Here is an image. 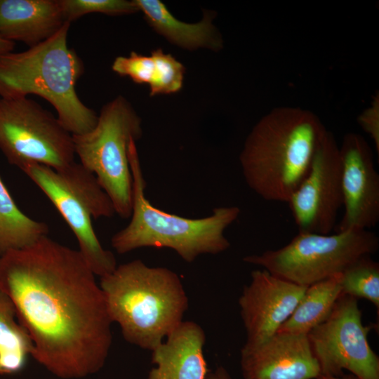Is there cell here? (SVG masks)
I'll use <instances>...</instances> for the list:
<instances>
[{"mask_svg": "<svg viewBox=\"0 0 379 379\" xmlns=\"http://www.w3.org/2000/svg\"><path fill=\"white\" fill-rule=\"evenodd\" d=\"M79 250L41 237L0 257V291L34 344L32 357L62 379L100 371L112 344L105 296Z\"/></svg>", "mask_w": 379, "mask_h": 379, "instance_id": "cell-1", "label": "cell"}, {"mask_svg": "<svg viewBox=\"0 0 379 379\" xmlns=\"http://www.w3.org/2000/svg\"><path fill=\"white\" fill-rule=\"evenodd\" d=\"M326 131L307 109L270 111L253 127L239 155L247 185L264 200L287 203L309 171Z\"/></svg>", "mask_w": 379, "mask_h": 379, "instance_id": "cell-2", "label": "cell"}, {"mask_svg": "<svg viewBox=\"0 0 379 379\" xmlns=\"http://www.w3.org/2000/svg\"><path fill=\"white\" fill-rule=\"evenodd\" d=\"M99 284L112 323L142 349L152 351L184 321L188 298L180 277L167 267L134 260L117 265Z\"/></svg>", "mask_w": 379, "mask_h": 379, "instance_id": "cell-3", "label": "cell"}, {"mask_svg": "<svg viewBox=\"0 0 379 379\" xmlns=\"http://www.w3.org/2000/svg\"><path fill=\"white\" fill-rule=\"evenodd\" d=\"M70 22L51 37L18 53L0 55V98L37 95L55 109L57 118L72 135L92 130L95 112L79 98L76 85L84 72L82 60L67 46Z\"/></svg>", "mask_w": 379, "mask_h": 379, "instance_id": "cell-4", "label": "cell"}, {"mask_svg": "<svg viewBox=\"0 0 379 379\" xmlns=\"http://www.w3.org/2000/svg\"><path fill=\"white\" fill-rule=\"evenodd\" d=\"M135 140L128 146L132 175V211L129 223L111 238L112 248L124 254L144 247L168 248L185 262L204 254L215 255L230 246L225 231L239 217L235 206L217 207L208 216L190 218L153 206L145 197L146 182Z\"/></svg>", "mask_w": 379, "mask_h": 379, "instance_id": "cell-5", "label": "cell"}, {"mask_svg": "<svg viewBox=\"0 0 379 379\" xmlns=\"http://www.w3.org/2000/svg\"><path fill=\"white\" fill-rule=\"evenodd\" d=\"M22 171L49 199L72 230L79 251L96 276L105 277L116 267L114 255L103 248L92 220L111 218L114 205L95 175L76 161L59 170L29 164Z\"/></svg>", "mask_w": 379, "mask_h": 379, "instance_id": "cell-6", "label": "cell"}, {"mask_svg": "<svg viewBox=\"0 0 379 379\" xmlns=\"http://www.w3.org/2000/svg\"><path fill=\"white\" fill-rule=\"evenodd\" d=\"M142 134L140 117L126 98L118 95L102 107L92 130L72 135L80 164L95 175L122 218H130L132 211L128 146Z\"/></svg>", "mask_w": 379, "mask_h": 379, "instance_id": "cell-7", "label": "cell"}, {"mask_svg": "<svg viewBox=\"0 0 379 379\" xmlns=\"http://www.w3.org/2000/svg\"><path fill=\"white\" fill-rule=\"evenodd\" d=\"M377 235L368 230L351 229L335 234L301 232L284 246L243 260L298 285L309 286L341 274L359 258L375 253Z\"/></svg>", "mask_w": 379, "mask_h": 379, "instance_id": "cell-8", "label": "cell"}, {"mask_svg": "<svg viewBox=\"0 0 379 379\" xmlns=\"http://www.w3.org/2000/svg\"><path fill=\"white\" fill-rule=\"evenodd\" d=\"M0 149L21 170L29 164L59 170L75 161L72 135L51 112L27 97L0 98Z\"/></svg>", "mask_w": 379, "mask_h": 379, "instance_id": "cell-9", "label": "cell"}, {"mask_svg": "<svg viewBox=\"0 0 379 379\" xmlns=\"http://www.w3.org/2000/svg\"><path fill=\"white\" fill-rule=\"evenodd\" d=\"M358 299L341 295L328 317L307 336L321 375L348 371L359 379H379V357L371 347Z\"/></svg>", "mask_w": 379, "mask_h": 379, "instance_id": "cell-10", "label": "cell"}, {"mask_svg": "<svg viewBox=\"0 0 379 379\" xmlns=\"http://www.w3.org/2000/svg\"><path fill=\"white\" fill-rule=\"evenodd\" d=\"M298 232L328 234L343 206L339 145L326 131L306 176L288 201Z\"/></svg>", "mask_w": 379, "mask_h": 379, "instance_id": "cell-11", "label": "cell"}, {"mask_svg": "<svg viewBox=\"0 0 379 379\" xmlns=\"http://www.w3.org/2000/svg\"><path fill=\"white\" fill-rule=\"evenodd\" d=\"M339 150L344 214L337 232L368 230L379 221V175L372 151L355 133L344 136Z\"/></svg>", "mask_w": 379, "mask_h": 379, "instance_id": "cell-12", "label": "cell"}, {"mask_svg": "<svg viewBox=\"0 0 379 379\" xmlns=\"http://www.w3.org/2000/svg\"><path fill=\"white\" fill-rule=\"evenodd\" d=\"M307 287L262 268L253 270L239 298L246 333L244 345H258L276 334L294 311Z\"/></svg>", "mask_w": 379, "mask_h": 379, "instance_id": "cell-13", "label": "cell"}, {"mask_svg": "<svg viewBox=\"0 0 379 379\" xmlns=\"http://www.w3.org/2000/svg\"><path fill=\"white\" fill-rule=\"evenodd\" d=\"M243 379H316L319 364L305 334L277 332L255 346L241 350Z\"/></svg>", "mask_w": 379, "mask_h": 379, "instance_id": "cell-14", "label": "cell"}, {"mask_svg": "<svg viewBox=\"0 0 379 379\" xmlns=\"http://www.w3.org/2000/svg\"><path fill=\"white\" fill-rule=\"evenodd\" d=\"M206 335L192 321H183L152 352L156 365L147 379H206L208 371L204 355Z\"/></svg>", "mask_w": 379, "mask_h": 379, "instance_id": "cell-15", "label": "cell"}, {"mask_svg": "<svg viewBox=\"0 0 379 379\" xmlns=\"http://www.w3.org/2000/svg\"><path fill=\"white\" fill-rule=\"evenodd\" d=\"M59 0H0V36L32 47L65 24Z\"/></svg>", "mask_w": 379, "mask_h": 379, "instance_id": "cell-16", "label": "cell"}, {"mask_svg": "<svg viewBox=\"0 0 379 379\" xmlns=\"http://www.w3.org/2000/svg\"><path fill=\"white\" fill-rule=\"evenodd\" d=\"M134 1L148 25L172 44L190 51L206 48L218 51L223 47L212 12L205 13L199 22L189 23L176 18L159 0Z\"/></svg>", "mask_w": 379, "mask_h": 379, "instance_id": "cell-17", "label": "cell"}, {"mask_svg": "<svg viewBox=\"0 0 379 379\" xmlns=\"http://www.w3.org/2000/svg\"><path fill=\"white\" fill-rule=\"evenodd\" d=\"M341 295V274L307 286L294 311L278 332L307 335L328 317Z\"/></svg>", "mask_w": 379, "mask_h": 379, "instance_id": "cell-18", "label": "cell"}, {"mask_svg": "<svg viewBox=\"0 0 379 379\" xmlns=\"http://www.w3.org/2000/svg\"><path fill=\"white\" fill-rule=\"evenodd\" d=\"M48 232V225L22 213L0 178V257L35 243Z\"/></svg>", "mask_w": 379, "mask_h": 379, "instance_id": "cell-19", "label": "cell"}, {"mask_svg": "<svg viewBox=\"0 0 379 379\" xmlns=\"http://www.w3.org/2000/svg\"><path fill=\"white\" fill-rule=\"evenodd\" d=\"M33 349L31 337L18 320L13 302L0 291V364L6 374L20 371Z\"/></svg>", "mask_w": 379, "mask_h": 379, "instance_id": "cell-20", "label": "cell"}, {"mask_svg": "<svg viewBox=\"0 0 379 379\" xmlns=\"http://www.w3.org/2000/svg\"><path fill=\"white\" fill-rule=\"evenodd\" d=\"M342 295L366 299L379 310V264L363 256L341 273Z\"/></svg>", "mask_w": 379, "mask_h": 379, "instance_id": "cell-21", "label": "cell"}, {"mask_svg": "<svg viewBox=\"0 0 379 379\" xmlns=\"http://www.w3.org/2000/svg\"><path fill=\"white\" fill-rule=\"evenodd\" d=\"M59 3L65 21L70 23L91 13L122 15L139 11L134 0H59Z\"/></svg>", "mask_w": 379, "mask_h": 379, "instance_id": "cell-22", "label": "cell"}, {"mask_svg": "<svg viewBox=\"0 0 379 379\" xmlns=\"http://www.w3.org/2000/svg\"><path fill=\"white\" fill-rule=\"evenodd\" d=\"M157 65V77L149 86V95L171 94L178 92L182 87L185 68L170 53L161 48L152 51Z\"/></svg>", "mask_w": 379, "mask_h": 379, "instance_id": "cell-23", "label": "cell"}, {"mask_svg": "<svg viewBox=\"0 0 379 379\" xmlns=\"http://www.w3.org/2000/svg\"><path fill=\"white\" fill-rule=\"evenodd\" d=\"M113 72L121 77H129L134 83L150 86L157 76V66L154 56L135 51L128 56H118L112 62Z\"/></svg>", "mask_w": 379, "mask_h": 379, "instance_id": "cell-24", "label": "cell"}, {"mask_svg": "<svg viewBox=\"0 0 379 379\" xmlns=\"http://www.w3.org/2000/svg\"><path fill=\"white\" fill-rule=\"evenodd\" d=\"M358 123L361 128L372 139L375 147L379 152V98L375 95L371 105L358 117Z\"/></svg>", "mask_w": 379, "mask_h": 379, "instance_id": "cell-25", "label": "cell"}, {"mask_svg": "<svg viewBox=\"0 0 379 379\" xmlns=\"http://www.w3.org/2000/svg\"><path fill=\"white\" fill-rule=\"evenodd\" d=\"M206 379H232V378L225 367L220 366L213 371L210 370Z\"/></svg>", "mask_w": 379, "mask_h": 379, "instance_id": "cell-26", "label": "cell"}, {"mask_svg": "<svg viewBox=\"0 0 379 379\" xmlns=\"http://www.w3.org/2000/svg\"><path fill=\"white\" fill-rule=\"evenodd\" d=\"M15 45V42L6 40L0 36V55L12 52Z\"/></svg>", "mask_w": 379, "mask_h": 379, "instance_id": "cell-27", "label": "cell"}, {"mask_svg": "<svg viewBox=\"0 0 379 379\" xmlns=\"http://www.w3.org/2000/svg\"><path fill=\"white\" fill-rule=\"evenodd\" d=\"M316 379H359V378L351 373L350 374L344 373L343 375H340V376H330V375H320Z\"/></svg>", "mask_w": 379, "mask_h": 379, "instance_id": "cell-28", "label": "cell"}, {"mask_svg": "<svg viewBox=\"0 0 379 379\" xmlns=\"http://www.w3.org/2000/svg\"><path fill=\"white\" fill-rule=\"evenodd\" d=\"M0 374H6L4 370L1 367V364H0Z\"/></svg>", "mask_w": 379, "mask_h": 379, "instance_id": "cell-29", "label": "cell"}]
</instances>
